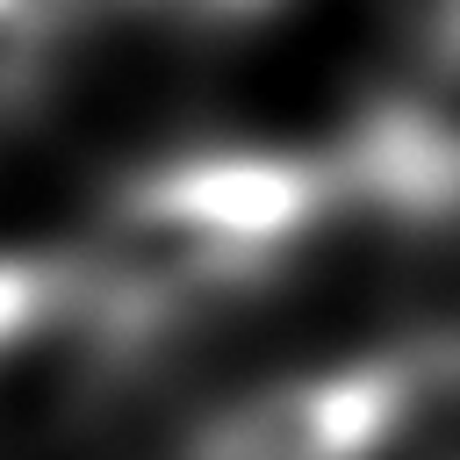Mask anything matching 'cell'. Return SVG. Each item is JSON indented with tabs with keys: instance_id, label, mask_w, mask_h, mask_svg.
Wrapping results in <instances>:
<instances>
[{
	"instance_id": "277c9868",
	"label": "cell",
	"mask_w": 460,
	"mask_h": 460,
	"mask_svg": "<svg viewBox=\"0 0 460 460\" xmlns=\"http://www.w3.org/2000/svg\"><path fill=\"white\" fill-rule=\"evenodd\" d=\"M129 7H144V14H158L172 29H237V22L266 14L273 0H129Z\"/></svg>"
},
{
	"instance_id": "7a4b0ae2",
	"label": "cell",
	"mask_w": 460,
	"mask_h": 460,
	"mask_svg": "<svg viewBox=\"0 0 460 460\" xmlns=\"http://www.w3.org/2000/svg\"><path fill=\"white\" fill-rule=\"evenodd\" d=\"M58 29H65V7L58 0H36V7H0V115L29 108L50 58H58Z\"/></svg>"
},
{
	"instance_id": "3957f363",
	"label": "cell",
	"mask_w": 460,
	"mask_h": 460,
	"mask_svg": "<svg viewBox=\"0 0 460 460\" xmlns=\"http://www.w3.org/2000/svg\"><path fill=\"white\" fill-rule=\"evenodd\" d=\"M50 316H65V266L29 259V252H0V352L36 338Z\"/></svg>"
},
{
	"instance_id": "6da1fadb",
	"label": "cell",
	"mask_w": 460,
	"mask_h": 460,
	"mask_svg": "<svg viewBox=\"0 0 460 460\" xmlns=\"http://www.w3.org/2000/svg\"><path fill=\"white\" fill-rule=\"evenodd\" d=\"M446 410V352L273 381L201 424L187 460H374L410 417Z\"/></svg>"
}]
</instances>
